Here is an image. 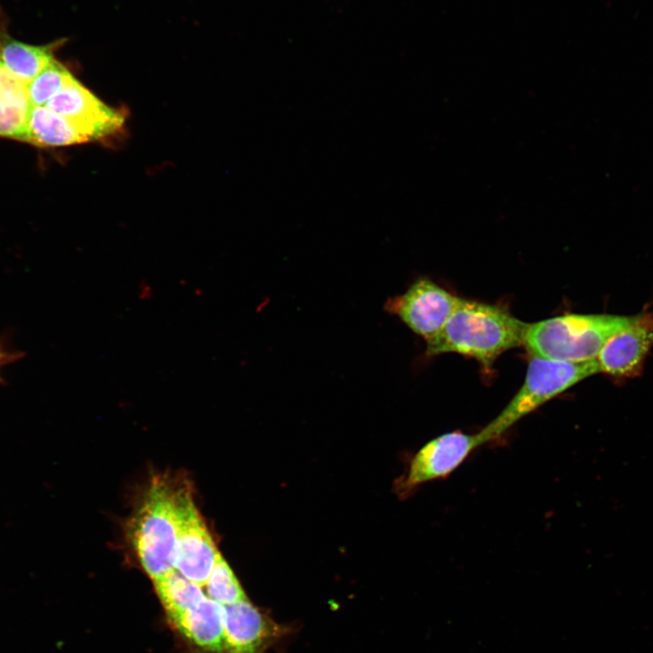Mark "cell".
Listing matches in <instances>:
<instances>
[{"instance_id": "15", "label": "cell", "mask_w": 653, "mask_h": 653, "mask_svg": "<svg viewBox=\"0 0 653 653\" xmlns=\"http://www.w3.org/2000/svg\"><path fill=\"white\" fill-rule=\"evenodd\" d=\"M152 582L166 620L192 609L207 597L202 587L190 580L175 568Z\"/></svg>"}, {"instance_id": "12", "label": "cell", "mask_w": 653, "mask_h": 653, "mask_svg": "<svg viewBox=\"0 0 653 653\" xmlns=\"http://www.w3.org/2000/svg\"><path fill=\"white\" fill-rule=\"evenodd\" d=\"M93 141L82 127L44 107L31 109L24 142L41 148L80 144Z\"/></svg>"}, {"instance_id": "3", "label": "cell", "mask_w": 653, "mask_h": 653, "mask_svg": "<svg viewBox=\"0 0 653 653\" xmlns=\"http://www.w3.org/2000/svg\"><path fill=\"white\" fill-rule=\"evenodd\" d=\"M180 486L166 477L153 481L132 521V544L151 580L174 568Z\"/></svg>"}, {"instance_id": "5", "label": "cell", "mask_w": 653, "mask_h": 653, "mask_svg": "<svg viewBox=\"0 0 653 653\" xmlns=\"http://www.w3.org/2000/svg\"><path fill=\"white\" fill-rule=\"evenodd\" d=\"M483 444L485 441L480 432L467 434L455 430L434 437L413 455L406 470L395 482L394 492L404 500L422 484L448 477Z\"/></svg>"}, {"instance_id": "17", "label": "cell", "mask_w": 653, "mask_h": 653, "mask_svg": "<svg viewBox=\"0 0 653 653\" xmlns=\"http://www.w3.org/2000/svg\"><path fill=\"white\" fill-rule=\"evenodd\" d=\"M73 75L64 64L54 59L27 84L32 108L44 106Z\"/></svg>"}, {"instance_id": "18", "label": "cell", "mask_w": 653, "mask_h": 653, "mask_svg": "<svg viewBox=\"0 0 653 653\" xmlns=\"http://www.w3.org/2000/svg\"><path fill=\"white\" fill-rule=\"evenodd\" d=\"M23 356L24 353L9 350L5 346V343L0 339V372L5 365L19 360ZM4 383L5 382L0 375V385Z\"/></svg>"}, {"instance_id": "6", "label": "cell", "mask_w": 653, "mask_h": 653, "mask_svg": "<svg viewBox=\"0 0 653 653\" xmlns=\"http://www.w3.org/2000/svg\"><path fill=\"white\" fill-rule=\"evenodd\" d=\"M219 555L209 530L194 504L189 486L181 485L177 508L173 567L203 588Z\"/></svg>"}, {"instance_id": "10", "label": "cell", "mask_w": 653, "mask_h": 653, "mask_svg": "<svg viewBox=\"0 0 653 653\" xmlns=\"http://www.w3.org/2000/svg\"><path fill=\"white\" fill-rule=\"evenodd\" d=\"M653 346V311L633 316L631 322L605 344L596 357L599 372L616 378L638 376Z\"/></svg>"}, {"instance_id": "7", "label": "cell", "mask_w": 653, "mask_h": 653, "mask_svg": "<svg viewBox=\"0 0 653 653\" xmlns=\"http://www.w3.org/2000/svg\"><path fill=\"white\" fill-rule=\"evenodd\" d=\"M460 298L434 281L422 278L404 294L388 298L385 309L397 316L427 342L442 330Z\"/></svg>"}, {"instance_id": "8", "label": "cell", "mask_w": 653, "mask_h": 653, "mask_svg": "<svg viewBox=\"0 0 653 653\" xmlns=\"http://www.w3.org/2000/svg\"><path fill=\"white\" fill-rule=\"evenodd\" d=\"M223 623L227 653H265L292 632L249 599L224 605Z\"/></svg>"}, {"instance_id": "11", "label": "cell", "mask_w": 653, "mask_h": 653, "mask_svg": "<svg viewBox=\"0 0 653 653\" xmlns=\"http://www.w3.org/2000/svg\"><path fill=\"white\" fill-rule=\"evenodd\" d=\"M224 605L206 597L197 606L167 620L181 653H227Z\"/></svg>"}, {"instance_id": "2", "label": "cell", "mask_w": 653, "mask_h": 653, "mask_svg": "<svg viewBox=\"0 0 653 653\" xmlns=\"http://www.w3.org/2000/svg\"><path fill=\"white\" fill-rule=\"evenodd\" d=\"M633 317L566 314L528 323L523 346L532 356L581 362L595 359L605 344Z\"/></svg>"}, {"instance_id": "13", "label": "cell", "mask_w": 653, "mask_h": 653, "mask_svg": "<svg viewBox=\"0 0 653 653\" xmlns=\"http://www.w3.org/2000/svg\"><path fill=\"white\" fill-rule=\"evenodd\" d=\"M28 83L10 73L0 59V138L24 142L32 109Z\"/></svg>"}, {"instance_id": "1", "label": "cell", "mask_w": 653, "mask_h": 653, "mask_svg": "<svg viewBox=\"0 0 653 653\" xmlns=\"http://www.w3.org/2000/svg\"><path fill=\"white\" fill-rule=\"evenodd\" d=\"M528 323L505 309L460 298L442 330L426 343V354L457 353L490 370L502 353L523 346Z\"/></svg>"}, {"instance_id": "9", "label": "cell", "mask_w": 653, "mask_h": 653, "mask_svg": "<svg viewBox=\"0 0 653 653\" xmlns=\"http://www.w3.org/2000/svg\"><path fill=\"white\" fill-rule=\"evenodd\" d=\"M44 107L82 127L93 141L111 135L124 122L123 114L102 102L73 75Z\"/></svg>"}, {"instance_id": "4", "label": "cell", "mask_w": 653, "mask_h": 653, "mask_svg": "<svg viewBox=\"0 0 653 653\" xmlns=\"http://www.w3.org/2000/svg\"><path fill=\"white\" fill-rule=\"evenodd\" d=\"M599 373L597 359L555 361L532 356L524 382L507 405L481 431L485 443L500 437L519 420L583 379Z\"/></svg>"}, {"instance_id": "14", "label": "cell", "mask_w": 653, "mask_h": 653, "mask_svg": "<svg viewBox=\"0 0 653 653\" xmlns=\"http://www.w3.org/2000/svg\"><path fill=\"white\" fill-rule=\"evenodd\" d=\"M60 42L34 45L14 39L0 17V59L10 73L24 82H31L54 59Z\"/></svg>"}, {"instance_id": "16", "label": "cell", "mask_w": 653, "mask_h": 653, "mask_svg": "<svg viewBox=\"0 0 653 653\" xmlns=\"http://www.w3.org/2000/svg\"><path fill=\"white\" fill-rule=\"evenodd\" d=\"M205 587L208 597L222 605L249 599L235 573L220 553Z\"/></svg>"}]
</instances>
